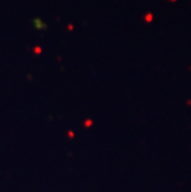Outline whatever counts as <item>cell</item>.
<instances>
[{"label":"cell","mask_w":191,"mask_h":192,"mask_svg":"<svg viewBox=\"0 0 191 192\" xmlns=\"http://www.w3.org/2000/svg\"><path fill=\"white\" fill-rule=\"evenodd\" d=\"M172 1H175V0H172Z\"/></svg>","instance_id":"1"}]
</instances>
